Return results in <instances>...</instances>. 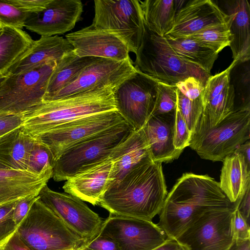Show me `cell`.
Listing matches in <instances>:
<instances>
[{
    "label": "cell",
    "mask_w": 250,
    "mask_h": 250,
    "mask_svg": "<svg viewBox=\"0 0 250 250\" xmlns=\"http://www.w3.org/2000/svg\"><path fill=\"white\" fill-rule=\"evenodd\" d=\"M167 194L162 163L148 157L108 188L98 205L110 214L152 221Z\"/></svg>",
    "instance_id": "obj_1"
},
{
    "label": "cell",
    "mask_w": 250,
    "mask_h": 250,
    "mask_svg": "<svg viewBox=\"0 0 250 250\" xmlns=\"http://www.w3.org/2000/svg\"><path fill=\"white\" fill-rule=\"evenodd\" d=\"M219 182L208 175L183 174L167 193L159 213V226L168 238L176 239L199 217L209 210L235 208Z\"/></svg>",
    "instance_id": "obj_2"
},
{
    "label": "cell",
    "mask_w": 250,
    "mask_h": 250,
    "mask_svg": "<svg viewBox=\"0 0 250 250\" xmlns=\"http://www.w3.org/2000/svg\"><path fill=\"white\" fill-rule=\"evenodd\" d=\"M112 110L116 109L112 89L90 91L56 100L43 101L23 114L21 127L36 138L74 120Z\"/></svg>",
    "instance_id": "obj_3"
},
{
    "label": "cell",
    "mask_w": 250,
    "mask_h": 250,
    "mask_svg": "<svg viewBox=\"0 0 250 250\" xmlns=\"http://www.w3.org/2000/svg\"><path fill=\"white\" fill-rule=\"evenodd\" d=\"M135 54V68L162 83L175 85L193 76L206 83L210 76L180 58L165 37L151 31L145 22L140 45Z\"/></svg>",
    "instance_id": "obj_4"
},
{
    "label": "cell",
    "mask_w": 250,
    "mask_h": 250,
    "mask_svg": "<svg viewBox=\"0 0 250 250\" xmlns=\"http://www.w3.org/2000/svg\"><path fill=\"white\" fill-rule=\"evenodd\" d=\"M250 138V110L234 111L217 125L209 127L200 119L189 146L201 158L223 161Z\"/></svg>",
    "instance_id": "obj_5"
},
{
    "label": "cell",
    "mask_w": 250,
    "mask_h": 250,
    "mask_svg": "<svg viewBox=\"0 0 250 250\" xmlns=\"http://www.w3.org/2000/svg\"><path fill=\"white\" fill-rule=\"evenodd\" d=\"M19 239L29 250H70L85 243L38 199L18 227Z\"/></svg>",
    "instance_id": "obj_6"
},
{
    "label": "cell",
    "mask_w": 250,
    "mask_h": 250,
    "mask_svg": "<svg viewBox=\"0 0 250 250\" xmlns=\"http://www.w3.org/2000/svg\"><path fill=\"white\" fill-rule=\"evenodd\" d=\"M133 130L124 121L76 144L56 161L52 178L56 182L66 180L107 159L113 149Z\"/></svg>",
    "instance_id": "obj_7"
},
{
    "label": "cell",
    "mask_w": 250,
    "mask_h": 250,
    "mask_svg": "<svg viewBox=\"0 0 250 250\" xmlns=\"http://www.w3.org/2000/svg\"><path fill=\"white\" fill-rule=\"evenodd\" d=\"M56 62H48L19 74L8 75L0 86V113L24 114L41 104Z\"/></svg>",
    "instance_id": "obj_8"
},
{
    "label": "cell",
    "mask_w": 250,
    "mask_h": 250,
    "mask_svg": "<svg viewBox=\"0 0 250 250\" xmlns=\"http://www.w3.org/2000/svg\"><path fill=\"white\" fill-rule=\"evenodd\" d=\"M91 25L112 33L135 54L140 45L144 29V17L139 0H95Z\"/></svg>",
    "instance_id": "obj_9"
},
{
    "label": "cell",
    "mask_w": 250,
    "mask_h": 250,
    "mask_svg": "<svg viewBox=\"0 0 250 250\" xmlns=\"http://www.w3.org/2000/svg\"><path fill=\"white\" fill-rule=\"evenodd\" d=\"M157 81L137 70L114 91L117 111L133 130L143 128L153 109Z\"/></svg>",
    "instance_id": "obj_10"
},
{
    "label": "cell",
    "mask_w": 250,
    "mask_h": 250,
    "mask_svg": "<svg viewBox=\"0 0 250 250\" xmlns=\"http://www.w3.org/2000/svg\"><path fill=\"white\" fill-rule=\"evenodd\" d=\"M39 196L42 203L85 244L100 234L104 220L79 198L52 190L47 185Z\"/></svg>",
    "instance_id": "obj_11"
},
{
    "label": "cell",
    "mask_w": 250,
    "mask_h": 250,
    "mask_svg": "<svg viewBox=\"0 0 250 250\" xmlns=\"http://www.w3.org/2000/svg\"><path fill=\"white\" fill-rule=\"evenodd\" d=\"M235 208L205 212L176 240L187 250H228L233 242L232 217Z\"/></svg>",
    "instance_id": "obj_12"
},
{
    "label": "cell",
    "mask_w": 250,
    "mask_h": 250,
    "mask_svg": "<svg viewBox=\"0 0 250 250\" xmlns=\"http://www.w3.org/2000/svg\"><path fill=\"white\" fill-rule=\"evenodd\" d=\"M136 71L130 58L118 62L95 57L82 70L73 82L48 101L106 88L114 91Z\"/></svg>",
    "instance_id": "obj_13"
},
{
    "label": "cell",
    "mask_w": 250,
    "mask_h": 250,
    "mask_svg": "<svg viewBox=\"0 0 250 250\" xmlns=\"http://www.w3.org/2000/svg\"><path fill=\"white\" fill-rule=\"evenodd\" d=\"M124 121L117 110L106 111L62 124L36 138L50 148L56 161L76 144Z\"/></svg>",
    "instance_id": "obj_14"
},
{
    "label": "cell",
    "mask_w": 250,
    "mask_h": 250,
    "mask_svg": "<svg viewBox=\"0 0 250 250\" xmlns=\"http://www.w3.org/2000/svg\"><path fill=\"white\" fill-rule=\"evenodd\" d=\"M100 233L112 239L119 250H152L168 238L152 221L110 214Z\"/></svg>",
    "instance_id": "obj_15"
},
{
    "label": "cell",
    "mask_w": 250,
    "mask_h": 250,
    "mask_svg": "<svg viewBox=\"0 0 250 250\" xmlns=\"http://www.w3.org/2000/svg\"><path fill=\"white\" fill-rule=\"evenodd\" d=\"M83 11L80 0H51L43 10L29 16L24 27L41 36L63 34L74 28Z\"/></svg>",
    "instance_id": "obj_16"
},
{
    "label": "cell",
    "mask_w": 250,
    "mask_h": 250,
    "mask_svg": "<svg viewBox=\"0 0 250 250\" xmlns=\"http://www.w3.org/2000/svg\"><path fill=\"white\" fill-rule=\"evenodd\" d=\"M66 39L80 57L102 58L121 62L130 58L127 45L108 32L99 30L91 24L68 33Z\"/></svg>",
    "instance_id": "obj_17"
},
{
    "label": "cell",
    "mask_w": 250,
    "mask_h": 250,
    "mask_svg": "<svg viewBox=\"0 0 250 250\" xmlns=\"http://www.w3.org/2000/svg\"><path fill=\"white\" fill-rule=\"evenodd\" d=\"M226 22V14L213 1L189 0L177 11L170 28L164 36L189 37Z\"/></svg>",
    "instance_id": "obj_18"
},
{
    "label": "cell",
    "mask_w": 250,
    "mask_h": 250,
    "mask_svg": "<svg viewBox=\"0 0 250 250\" xmlns=\"http://www.w3.org/2000/svg\"><path fill=\"white\" fill-rule=\"evenodd\" d=\"M53 169L40 174L27 170L0 169V207L30 196H38L52 177Z\"/></svg>",
    "instance_id": "obj_19"
},
{
    "label": "cell",
    "mask_w": 250,
    "mask_h": 250,
    "mask_svg": "<svg viewBox=\"0 0 250 250\" xmlns=\"http://www.w3.org/2000/svg\"><path fill=\"white\" fill-rule=\"evenodd\" d=\"M111 166L108 157L66 180L62 188L83 201L98 205L106 189Z\"/></svg>",
    "instance_id": "obj_20"
},
{
    "label": "cell",
    "mask_w": 250,
    "mask_h": 250,
    "mask_svg": "<svg viewBox=\"0 0 250 250\" xmlns=\"http://www.w3.org/2000/svg\"><path fill=\"white\" fill-rule=\"evenodd\" d=\"M148 157H151L149 148L143 128L132 131L109 156L112 166L106 189L120 181L132 168Z\"/></svg>",
    "instance_id": "obj_21"
},
{
    "label": "cell",
    "mask_w": 250,
    "mask_h": 250,
    "mask_svg": "<svg viewBox=\"0 0 250 250\" xmlns=\"http://www.w3.org/2000/svg\"><path fill=\"white\" fill-rule=\"evenodd\" d=\"M226 22L230 34L229 47L233 60H250V5L247 0L223 1Z\"/></svg>",
    "instance_id": "obj_22"
},
{
    "label": "cell",
    "mask_w": 250,
    "mask_h": 250,
    "mask_svg": "<svg viewBox=\"0 0 250 250\" xmlns=\"http://www.w3.org/2000/svg\"><path fill=\"white\" fill-rule=\"evenodd\" d=\"M174 121V111L151 116L143 127L150 157L154 162H171L177 159L183 152L176 149L173 145Z\"/></svg>",
    "instance_id": "obj_23"
},
{
    "label": "cell",
    "mask_w": 250,
    "mask_h": 250,
    "mask_svg": "<svg viewBox=\"0 0 250 250\" xmlns=\"http://www.w3.org/2000/svg\"><path fill=\"white\" fill-rule=\"evenodd\" d=\"M73 50L66 39L58 35L41 36L5 72L7 75L21 73L45 62H58Z\"/></svg>",
    "instance_id": "obj_24"
},
{
    "label": "cell",
    "mask_w": 250,
    "mask_h": 250,
    "mask_svg": "<svg viewBox=\"0 0 250 250\" xmlns=\"http://www.w3.org/2000/svg\"><path fill=\"white\" fill-rule=\"evenodd\" d=\"M222 162L219 187L228 199L235 203L250 188V165L236 151L227 156Z\"/></svg>",
    "instance_id": "obj_25"
},
{
    "label": "cell",
    "mask_w": 250,
    "mask_h": 250,
    "mask_svg": "<svg viewBox=\"0 0 250 250\" xmlns=\"http://www.w3.org/2000/svg\"><path fill=\"white\" fill-rule=\"evenodd\" d=\"M35 141L21 127L9 132L0 138V160L9 168L26 170Z\"/></svg>",
    "instance_id": "obj_26"
},
{
    "label": "cell",
    "mask_w": 250,
    "mask_h": 250,
    "mask_svg": "<svg viewBox=\"0 0 250 250\" xmlns=\"http://www.w3.org/2000/svg\"><path fill=\"white\" fill-rule=\"evenodd\" d=\"M187 0H139L145 23L151 31L161 36L170 28L177 11Z\"/></svg>",
    "instance_id": "obj_27"
},
{
    "label": "cell",
    "mask_w": 250,
    "mask_h": 250,
    "mask_svg": "<svg viewBox=\"0 0 250 250\" xmlns=\"http://www.w3.org/2000/svg\"><path fill=\"white\" fill-rule=\"evenodd\" d=\"M95 57H80L72 51L56 62L49 77L43 101L73 82L82 70Z\"/></svg>",
    "instance_id": "obj_28"
},
{
    "label": "cell",
    "mask_w": 250,
    "mask_h": 250,
    "mask_svg": "<svg viewBox=\"0 0 250 250\" xmlns=\"http://www.w3.org/2000/svg\"><path fill=\"white\" fill-rule=\"evenodd\" d=\"M164 37L180 58L210 74L219 54L190 37Z\"/></svg>",
    "instance_id": "obj_29"
},
{
    "label": "cell",
    "mask_w": 250,
    "mask_h": 250,
    "mask_svg": "<svg viewBox=\"0 0 250 250\" xmlns=\"http://www.w3.org/2000/svg\"><path fill=\"white\" fill-rule=\"evenodd\" d=\"M34 40L22 29L2 28L0 35V72H5L28 49Z\"/></svg>",
    "instance_id": "obj_30"
},
{
    "label": "cell",
    "mask_w": 250,
    "mask_h": 250,
    "mask_svg": "<svg viewBox=\"0 0 250 250\" xmlns=\"http://www.w3.org/2000/svg\"><path fill=\"white\" fill-rule=\"evenodd\" d=\"M234 98L230 83L219 93L202 95L203 109L200 120L209 127L217 125L234 111Z\"/></svg>",
    "instance_id": "obj_31"
},
{
    "label": "cell",
    "mask_w": 250,
    "mask_h": 250,
    "mask_svg": "<svg viewBox=\"0 0 250 250\" xmlns=\"http://www.w3.org/2000/svg\"><path fill=\"white\" fill-rule=\"evenodd\" d=\"M229 83L234 92V111L250 110V61L237 62L230 71Z\"/></svg>",
    "instance_id": "obj_32"
},
{
    "label": "cell",
    "mask_w": 250,
    "mask_h": 250,
    "mask_svg": "<svg viewBox=\"0 0 250 250\" xmlns=\"http://www.w3.org/2000/svg\"><path fill=\"white\" fill-rule=\"evenodd\" d=\"M190 37L219 54L229 46L230 34L227 22L205 28Z\"/></svg>",
    "instance_id": "obj_33"
},
{
    "label": "cell",
    "mask_w": 250,
    "mask_h": 250,
    "mask_svg": "<svg viewBox=\"0 0 250 250\" xmlns=\"http://www.w3.org/2000/svg\"><path fill=\"white\" fill-rule=\"evenodd\" d=\"M55 161L50 148L36 138L29 156L26 170L40 174L47 169H53Z\"/></svg>",
    "instance_id": "obj_34"
},
{
    "label": "cell",
    "mask_w": 250,
    "mask_h": 250,
    "mask_svg": "<svg viewBox=\"0 0 250 250\" xmlns=\"http://www.w3.org/2000/svg\"><path fill=\"white\" fill-rule=\"evenodd\" d=\"M177 94L176 106L192 134L202 114L203 105L202 95L196 99L190 100L178 89Z\"/></svg>",
    "instance_id": "obj_35"
},
{
    "label": "cell",
    "mask_w": 250,
    "mask_h": 250,
    "mask_svg": "<svg viewBox=\"0 0 250 250\" xmlns=\"http://www.w3.org/2000/svg\"><path fill=\"white\" fill-rule=\"evenodd\" d=\"M177 90L175 85L157 82L156 96L151 116L174 111L177 100Z\"/></svg>",
    "instance_id": "obj_36"
},
{
    "label": "cell",
    "mask_w": 250,
    "mask_h": 250,
    "mask_svg": "<svg viewBox=\"0 0 250 250\" xmlns=\"http://www.w3.org/2000/svg\"><path fill=\"white\" fill-rule=\"evenodd\" d=\"M31 14L21 10L7 0H0V28L11 27L22 29Z\"/></svg>",
    "instance_id": "obj_37"
},
{
    "label": "cell",
    "mask_w": 250,
    "mask_h": 250,
    "mask_svg": "<svg viewBox=\"0 0 250 250\" xmlns=\"http://www.w3.org/2000/svg\"><path fill=\"white\" fill-rule=\"evenodd\" d=\"M17 202L0 207V247L16 232L18 228L13 219V211Z\"/></svg>",
    "instance_id": "obj_38"
},
{
    "label": "cell",
    "mask_w": 250,
    "mask_h": 250,
    "mask_svg": "<svg viewBox=\"0 0 250 250\" xmlns=\"http://www.w3.org/2000/svg\"><path fill=\"white\" fill-rule=\"evenodd\" d=\"M191 135L185 120L176 106L174 110L173 136V143L175 148L183 151L186 147L189 146Z\"/></svg>",
    "instance_id": "obj_39"
},
{
    "label": "cell",
    "mask_w": 250,
    "mask_h": 250,
    "mask_svg": "<svg viewBox=\"0 0 250 250\" xmlns=\"http://www.w3.org/2000/svg\"><path fill=\"white\" fill-rule=\"evenodd\" d=\"M205 83L200 79L189 76L175 84L179 91L190 100L200 97L204 91Z\"/></svg>",
    "instance_id": "obj_40"
},
{
    "label": "cell",
    "mask_w": 250,
    "mask_h": 250,
    "mask_svg": "<svg viewBox=\"0 0 250 250\" xmlns=\"http://www.w3.org/2000/svg\"><path fill=\"white\" fill-rule=\"evenodd\" d=\"M232 228L233 241L241 242L250 239V225L242 216L238 207L232 213Z\"/></svg>",
    "instance_id": "obj_41"
},
{
    "label": "cell",
    "mask_w": 250,
    "mask_h": 250,
    "mask_svg": "<svg viewBox=\"0 0 250 250\" xmlns=\"http://www.w3.org/2000/svg\"><path fill=\"white\" fill-rule=\"evenodd\" d=\"M23 122V114L0 113V138L21 127Z\"/></svg>",
    "instance_id": "obj_42"
},
{
    "label": "cell",
    "mask_w": 250,
    "mask_h": 250,
    "mask_svg": "<svg viewBox=\"0 0 250 250\" xmlns=\"http://www.w3.org/2000/svg\"><path fill=\"white\" fill-rule=\"evenodd\" d=\"M80 250H119L116 243L110 237L100 234L84 244Z\"/></svg>",
    "instance_id": "obj_43"
},
{
    "label": "cell",
    "mask_w": 250,
    "mask_h": 250,
    "mask_svg": "<svg viewBox=\"0 0 250 250\" xmlns=\"http://www.w3.org/2000/svg\"><path fill=\"white\" fill-rule=\"evenodd\" d=\"M38 196H30L16 202L13 211V219L17 227L21 223L28 213L31 206L38 199Z\"/></svg>",
    "instance_id": "obj_44"
},
{
    "label": "cell",
    "mask_w": 250,
    "mask_h": 250,
    "mask_svg": "<svg viewBox=\"0 0 250 250\" xmlns=\"http://www.w3.org/2000/svg\"><path fill=\"white\" fill-rule=\"evenodd\" d=\"M21 10L29 13H36L43 10L51 0H7Z\"/></svg>",
    "instance_id": "obj_45"
},
{
    "label": "cell",
    "mask_w": 250,
    "mask_h": 250,
    "mask_svg": "<svg viewBox=\"0 0 250 250\" xmlns=\"http://www.w3.org/2000/svg\"><path fill=\"white\" fill-rule=\"evenodd\" d=\"M0 248L1 250H29L19 239L16 231Z\"/></svg>",
    "instance_id": "obj_46"
},
{
    "label": "cell",
    "mask_w": 250,
    "mask_h": 250,
    "mask_svg": "<svg viewBox=\"0 0 250 250\" xmlns=\"http://www.w3.org/2000/svg\"><path fill=\"white\" fill-rule=\"evenodd\" d=\"M250 188L247 189L242 198L238 207V209L240 213L249 224L250 222Z\"/></svg>",
    "instance_id": "obj_47"
},
{
    "label": "cell",
    "mask_w": 250,
    "mask_h": 250,
    "mask_svg": "<svg viewBox=\"0 0 250 250\" xmlns=\"http://www.w3.org/2000/svg\"><path fill=\"white\" fill-rule=\"evenodd\" d=\"M152 250H187V249L175 239L167 238L163 244Z\"/></svg>",
    "instance_id": "obj_48"
},
{
    "label": "cell",
    "mask_w": 250,
    "mask_h": 250,
    "mask_svg": "<svg viewBox=\"0 0 250 250\" xmlns=\"http://www.w3.org/2000/svg\"><path fill=\"white\" fill-rule=\"evenodd\" d=\"M236 152L241 154L245 158L247 163L250 165V142L248 140L239 146L235 150Z\"/></svg>",
    "instance_id": "obj_49"
},
{
    "label": "cell",
    "mask_w": 250,
    "mask_h": 250,
    "mask_svg": "<svg viewBox=\"0 0 250 250\" xmlns=\"http://www.w3.org/2000/svg\"><path fill=\"white\" fill-rule=\"evenodd\" d=\"M228 250H250V239L244 241H233Z\"/></svg>",
    "instance_id": "obj_50"
},
{
    "label": "cell",
    "mask_w": 250,
    "mask_h": 250,
    "mask_svg": "<svg viewBox=\"0 0 250 250\" xmlns=\"http://www.w3.org/2000/svg\"><path fill=\"white\" fill-rule=\"evenodd\" d=\"M8 75L5 72H0V86L7 77Z\"/></svg>",
    "instance_id": "obj_51"
},
{
    "label": "cell",
    "mask_w": 250,
    "mask_h": 250,
    "mask_svg": "<svg viewBox=\"0 0 250 250\" xmlns=\"http://www.w3.org/2000/svg\"><path fill=\"white\" fill-rule=\"evenodd\" d=\"M9 168L4 164L0 160V169Z\"/></svg>",
    "instance_id": "obj_52"
},
{
    "label": "cell",
    "mask_w": 250,
    "mask_h": 250,
    "mask_svg": "<svg viewBox=\"0 0 250 250\" xmlns=\"http://www.w3.org/2000/svg\"><path fill=\"white\" fill-rule=\"evenodd\" d=\"M2 32V29L0 28V35H1Z\"/></svg>",
    "instance_id": "obj_53"
},
{
    "label": "cell",
    "mask_w": 250,
    "mask_h": 250,
    "mask_svg": "<svg viewBox=\"0 0 250 250\" xmlns=\"http://www.w3.org/2000/svg\"><path fill=\"white\" fill-rule=\"evenodd\" d=\"M81 248L77 249V250H80Z\"/></svg>",
    "instance_id": "obj_54"
},
{
    "label": "cell",
    "mask_w": 250,
    "mask_h": 250,
    "mask_svg": "<svg viewBox=\"0 0 250 250\" xmlns=\"http://www.w3.org/2000/svg\"><path fill=\"white\" fill-rule=\"evenodd\" d=\"M0 250H1V248H0Z\"/></svg>",
    "instance_id": "obj_55"
}]
</instances>
